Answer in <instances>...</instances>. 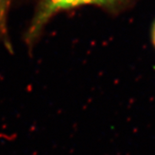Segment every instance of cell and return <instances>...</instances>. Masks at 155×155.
Listing matches in <instances>:
<instances>
[{"label": "cell", "mask_w": 155, "mask_h": 155, "mask_svg": "<svg viewBox=\"0 0 155 155\" xmlns=\"http://www.w3.org/2000/svg\"><path fill=\"white\" fill-rule=\"evenodd\" d=\"M115 1L116 0H47L45 11L39 18V22H43L46 17H49L54 12L61 11L62 9L87 4H110Z\"/></svg>", "instance_id": "obj_1"}, {"label": "cell", "mask_w": 155, "mask_h": 155, "mask_svg": "<svg viewBox=\"0 0 155 155\" xmlns=\"http://www.w3.org/2000/svg\"><path fill=\"white\" fill-rule=\"evenodd\" d=\"M153 43L155 45V23L154 26H153Z\"/></svg>", "instance_id": "obj_2"}]
</instances>
